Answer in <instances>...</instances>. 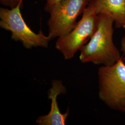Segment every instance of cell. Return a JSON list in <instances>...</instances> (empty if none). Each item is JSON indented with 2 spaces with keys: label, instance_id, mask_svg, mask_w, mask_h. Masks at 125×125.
I'll return each mask as SVG.
<instances>
[{
  "label": "cell",
  "instance_id": "7",
  "mask_svg": "<svg viewBox=\"0 0 125 125\" xmlns=\"http://www.w3.org/2000/svg\"><path fill=\"white\" fill-rule=\"evenodd\" d=\"M96 13L111 17L117 28L125 29V0H90Z\"/></svg>",
  "mask_w": 125,
  "mask_h": 125
},
{
  "label": "cell",
  "instance_id": "1",
  "mask_svg": "<svg viewBox=\"0 0 125 125\" xmlns=\"http://www.w3.org/2000/svg\"><path fill=\"white\" fill-rule=\"evenodd\" d=\"M114 20L110 16L99 14L96 31L80 50L81 62L109 66L114 64L122 57L114 42Z\"/></svg>",
  "mask_w": 125,
  "mask_h": 125
},
{
  "label": "cell",
  "instance_id": "2",
  "mask_svg": "<svg viewBox=\"0 0 125 125\" xmlns=\"http://www.w3.org/2000/svg\"><path fill=\"white\" fill-rule=\"evenodd\" d=\"M98 96L110 109L125 113V62L123 57L111 65H102L97 72Z\"/></svg>",
  "mask_w": 125,
  "mask_h": 125
},
{
  "label": "cell",
  "instance_id": "10",
  "mask_svg": "<svg viewBox=\"0 0 125 125\" xmlns=\"http://www.w3.org/2000/svg\"><path fill=\"white\" fill-rule=\"evenodd\" d=\"M121 51L123 53V59L125 62V34L121 40Z\"/></svg>",
  "mask_w": 125,
  "mask_h": 125
},
{
  "label": "cell",
  "instance_id": "9",
  "mask_svg": "<svg viewBox=\"0 0 125 125\" xmlns=\"http://www.w3.org/2000/svg\"><path fill=\"white\" fill-rule=\"evenodd\" d=\"M45 2L44 10L45 12L49 13L54 6L57 4L60 0H42Z\"/></svg>",
  "mask_w": 125,
  "mask_h": 125
},
{
  "label": "cell",
  "instance_id": "6",
  "mask_svg": "<svg viewBox=\"0 0 125 125\" xmlns=\"http://www.w3.org/2000/svg\"><path fill=\"white\" fill-rule=\"evenodd\" d=\"M66 88L62 81L54 80L52 86L48 91V98L51 101V110L48 114L39 117L36 123L39 125H64L69 115V110L64 114L60 112L58 104L57 98L59 95L66 93Z\"/></svg>",
  "mask_w": 125,
  "mask_h": 125
},
{
  "label": "cell",
  "instance_id": "4",
  "mask_svg": "<svg viewBox=\"0 0 125 125\" xmlns=\"http://www.w3.org/2000/svg\"><path fill=\"white\" fill-rule=\"evenodd\" d=\"M21 5L13 9H0V27L11 32V39L20 41L28 49L33 47L47 48L49 39L42 30L35 33L28 27L21 12Z\"/></svg>",
  "mask_w": 125,
  "mask_h": 125
},
{
  "label": "cell",
  "instance_id": "8",
  "mask_svg": "<svg viewBox=\"0 0 125 125\" xmlns=\"http://www.w3.org/2000/svg\"><path fill=\"white\" fill-rule=\"evenodd\" d=\"M0 3L9 9H13L19 5H22V0H0Z\"/></svg>",
  "mask_w": 125,
  "mask_h": 125
},
{
  "label": "cell",
  "instance_id": "5",
  "mask_svg": "<svg viewBox=\"0 0 125 125\" xmlns=\"http://www.w3.org/2000/svg\"><path fill=\"white\" fill-rule=\"evenodd\" d=\"M90 0H60L50 12L48 37L50 40L63 36L73 29Z\"/></svg>",
  "mask_w": 125,
  "mask_h": 125
},
{
  "label": "cell",
  "instance_id": "3",
  "mask_svg": "<svg viewBox=\"0 0 125 125\" xmlns=\"http://www.w3.org/2000/svg\"><path fill=\"white\" fill-rule=\"evenodd\" d=\"M98 14L94 7L89 4L71 31L58 38L55 47L65 60L73 58L75 54L86 45L96 31Z\"/></svg>",
  "mask_w": 125,
  "mask_h": 125
}]
</instances>
